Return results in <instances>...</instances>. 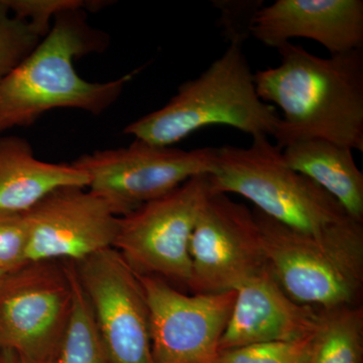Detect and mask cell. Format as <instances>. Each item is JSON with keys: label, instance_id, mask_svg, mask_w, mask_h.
Returning <instances> with one entry per match:
<instances>
[{"label": "cell", "instance_id": "cell-22", "mask_svg": "<svg viewBox=\"0 0 363 363\" xmlns=\"http://www.w3.org/2000/svg\"><path fill=\"white\" fill-rule=\"evenodd\" d=\"M25 213L0 211V272L9 274L28 264Z\"/></svg>", "mask_w": 363, "mask_h": 363}, {"label": "cell", "instance_id": "cell-13", "mask_svg": "<svg viewBox=\"0 0 363 363\" xmlns=\"http://www.w3.org/2000/svg\"><path fill=\"white\" fill-rule=\"evenodd\" d=\"M250 33L278 49L292 39L312 40L331 55L363 48L362 0H276L260 6Z\"/></svg>", "mask_w": 363, "mask_h": 363}, {"label": "cell", "instance_id": "cell-2", "mask_svg": "<svg viewBox=\"0 0 363 363\" xmlns=\"http://www.w3.org/2000/svg\"><path fill=\"white\" fill-rule=\"evenodd\" d=\"M106 47L107 35L88 25L85 11L57 16L37 48L0 82V133L32 125L54 109L95 116L107 111L138 70L95 83L81 77L74 66L76 60Z\"/></svg>", "mask_w": 363, "mask_h": 363}, {"label": "cell", "instance_id": "cell-1", "mask_svg": "<svg viewBox=\"0 0 363 363\" xmlns=\"http://www.w3.org/2000/svg\"><path fill=\"white\" fill-rule=\"evenodd\" d=\"M281 63L255 73L257 95L278 106L276 145L320 138L363 152V48L329 58L292 42L278 48Z\"/></svg>", "mask_w": 363, "mask_h": 363}, {"label": "cell", "instance_id": "cell-11", "mask_svg": "<svg viewBox=\"0 0 363 363\" xmlns=\"http://www.w3.org/2000/svg\"><path fill=\"white\" fill-rule=\"evenodd\" d=\"M138 276L149 306L155 363H218L235 291L188 296L157 277Z\"/></svg>", "mask_w": 363, "mask_h": 363}, {"label": "cell", "instance_id": "cell-21", "mask_svg": "<svg viewBox=\"0 0 363 363\" xmlns=\"http://www.w3.org/2000/svg\"><path fill=\"white\" fill-rule=\"evenodd\" d=\"M11 13L16 18L28 21L33 30L44 39L51 30L52 20L69 11H84L92 7L98 9L106 6L101 1L84 0H4Z\"/></svg>", "mask_w": 363, "mask_h": 363}, {"label": "cell", "instance_id": "cell-23", "mask_svg": "<svg viewBox=\"0 0 363 363\" xmlns=\"http://www.w3.org/2000/svg\"><path fill=\"white\" fill-rule=\"evenodd\" d=\"M0 363H21L20 355L11 350H0Z\"/></svg>", "mask_w": 363, "mask_h": 363}, {"label": "cell", "instance_id": "cell-5", "mask_svg": "<svg viewBox=\"0 0 363 363\" xmlns=\"http://www.w3.org/2000/svg\"><path fill=\"white\" fill-rule=\"evenodd\" d=\"M210 186L212 193L245 198L260 213L298 233L319 234L351 219L326 191L291 169L266 135L252 138L248 147H217Z\"/></svg>", "mask_w": 363, "mask_h": 363}, {"label": "cell", "instance_id": "cell-15", "mask_svg": "<svg viewBox=\"0 0 363 363\" xmlns=\"http://www.w3.org/2000/svg\"><path fill=\"white\" fill-rule=\"evenodd\" d=\"M88 185L87 174L73 164L40 161L25 138H0V211L25 213L57 189Z\"/></svg>", "mask_w": 363, "mask_h": 363}, {"label": "cell", "instance_id": "cell-6", "mask_svg": "<svg viewBox=\"0 0 363 363\" xmlns=\"http://www.w3.org/2000/svg\"><path fill=\"white\" fill-rule=\"evenodd\" d=\"M216 162L217 147L186 150L135 140L126 147L83 155L72 164L87 174L88 189L123 217L190 179L212 175Z\"/></svg>", "mask_w": 363, "mask_h": 363}, {"label": "cell", "instance_id": "cell-16", "mask_svg": "<svg viewBox=\"0 0 363 363\" xmlns=\"http://www.w3.org/2000/svg\"><path fill=\"white\" fill-rule=\"evenodd\" d=\"M286 164L316 183L353 220L363 223V174L353 150L320 140H298L281 150Z\"/></svg>", "mask_w": 363, "mask_h": 363}, {"label": "cell", "instance_id": "cell-17", "mask_svg": "<svg viewBox=\"0 0 363 363\" xmlns=\"http://www.w3.org/2000/svg\"><path fill=\"white\" fill-rule=\"evenodd\" d=\"M362 347V308L352 305L323 310L310 363H360Z\"/></svg>", "mask_w": 363, "mask_h": 363}, {"label": "cell", "instance_id": "cell-20", "mask_svg": "<svg viewBox=\"0 0 363 363\" xmlns=\"http://www.w3.org/2000/svg\"><path fill=\"white\" fill-rule=\"evenodd\" d=\"M315 334L298 340L252 344L222 350L218 363H310Z\"/></svg>", "mask_w": 363, "mask_h": 363}, {"label": "cell", "instance_id": "cell-4", "mask_svg": "<svg viewBox=\"0 0 363 363\" xmlns=\"http://www.w3.org/2000/svg\"><path fill=\"white\" fill-rule=\"evenodd\" d=\"M252 212L267 266L286 295L320 310L355 305L363 284L362 223L350 219L307 234Z\"/></svg>", "mask_w": 363, "mask_h": 363}, {"label": "cell", "instance_id": "cell-24", "mask_svg": "<svg viewBox=\"0 0 363 363\" xmlns=\"http://www.w3.org/2000/svg\"><path fill=\"white\" fill-rule=\"evenodd\" d=\"M21 363H30V362H26V360L23 359V358H21Z\"/></svg>", "mask_w": 363, "mask_h": 363}, {"label": "cell", "instance_id": "cell-18", "mask_svg": "<svg viewBox=\"0 0 363 363\" xmlns=\"http://www.w3.org/2000/svg\"><path fill=\"white\" fill-rule=\"evenodd\" d=\"M67 262L70 269L73 305L63 337L49 363H111L75 267L73 262Z\"/></svg>", "mask_w": 363, "mask_h": 363}, {"label": "cell", "instance_id": "cell-7", "mask_svg": "<svg viewBox=\"0 0 363 363\" xmlns=\"http://www.w3.org/2000/svg\"><path fill=\"white\" fill-rule=\"evenodd\" d=\"M211 193L210 175L198 176L145 203L119 218L113 248L135 274L188 286L191 236Z\"/></svg>", "mask_w": 363, "mask_h": 363}, {"label": "cell", "instance_id": "cell-8", "mask_svg": "<svg viewBox=\"0 0 363 363\" xmlns=\"http://www.w3.org/2000/svg\"><path fill=\"white\" fill-rule=\"evenodd\" d=\"M28 262L0 279V350L30 363L51 362L73 305L68 262Z\"/></svg>", "mask_w": 363, "mask_h": 363}, {"label": "cell", "instance_id": "cell-14", "mask_svg": "<svg viewBox=\"0 0 363 363\" xmlns=\"http://www.w3.org/2000/svg\"><path fill=\"white\" fill-rule=\"evenodd\" d=\"M235 292L220 351L309 337L321 324L323 310L294 301L269 267L243 281Z\"/></svg>", "mask_w": 363, "mask_h": 363}, {"label": "cell", "instance_id": "cell-12", "mask_svg": "<svg viewBox=\"0 0 363 363\" xmlns=\"http://www.w3.org/2000/svg\"><path fill=\"white\" fill-rule=\"evenodd\" d=\"M25 216L28 262H77L113 247L121 218L104 198L81 187L57 189Z\"/></svg>", "mask_w": 363, "mask_h": 363}, {"label": "cell", "instance_id": "cell-3", "mask_svg": "<svg viewBox=\"0 0 363 363\" xmlns=\"http://www.w3.org/2000/svg\"><path fill=\"white\" fill-rule=\"evenodd\" d=\"M243 40H229L219 58L197 78L183 83L168 104L124 128L135 140L174 147L208 126H229L252 138L276 135L279 116L260 99Z\"/></svg>", "mask_w": 363, "mask_h": 363}, {"label": "cell", "instance_id": "cell-9", "mask_svg": "<svg viewBox=\"0 0 363 363\" xmlns=\"http://www.w3.org/2000/svg\"><path fill=\"white\" fill-rule=\"evenodd\" d=\"M73 264L109 362L155 363L149 306L138 274L113 247Z\"/></svg>", "mask_w": 363, "mask_h": 363}, {"label": "cell", "instance_id": "cell-25", "mask_svg": "<svg viewBox=\"0 0 363 363\" xmlns=\"http://www.w3.org/2000/svg\"><path fill=\"white\" fill-rule=\"evenodd\" d=\"M4 272H0V279L2 278V276H4Z\"/></svg>", "mask_w": 363, "mask_h": 363}, {"label": "cell", "instance_id": "cell-19", "mask_svg": "<svg viewBox=\"0 0 363 363\" xmlns=\"http://www.w3.org/2000/svg\"><path fill=\"white\" fill-rule=\"evenodd\" d=\"M43 38L0 0V82L37 48Z\"/></svg>", "mask_w": 363, "mask_h": 363}, {"label": "cell", "instance_id": "cell-10", "mask_svg": "<svg viewBox=\"0 0 363 363\" xmlns=\"http://www.w3.org/2000/svg\"><path fill=\"white\" fill-rule=\"evenodd\" d=\"M194 294L235 291L267 266L259 224L245 205L211 193L196 222L189 247Z\"/></svg>", "mask_w": 363, "mask_h": 363}]
</instances>
